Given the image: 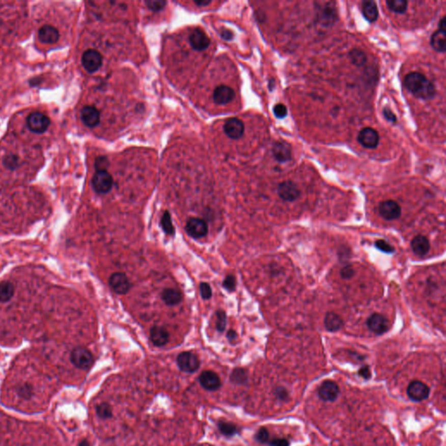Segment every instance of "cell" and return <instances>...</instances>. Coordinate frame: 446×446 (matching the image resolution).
Here are the masks:
<instances>
[{"instance_id":"19","label":"cell","mask_w":446,"mask_h":446,"mask_svg":"<svg viewBox=\"0 0 446 446\" xmlns=\"http://www.w3.org/2000/svg\"><path fill=\"white\" fill-rule=\"evenodd\" d=\"M83 123L87 127H95L99 125L100 121V113L96 107L92 106H87L83 107L80 113Z\"/></svg>"},{"instance_id":"7","label":"cell","mask_w":446,"mask_h":446,"mask_svg":"<svg viewBox=\"0 0 446 446\" xmlns=\"http://www.w3.org/2000/svg\"><path fill=\"white\" fill-rule=\"evenodd\" d=\"M103 58L96 50H88L82 55L81 62L88 73H93L100 69L102 65Z\"/></svg>"},{"instance_id":"10","label":"cell","mask_w":446,"mask_h":446,"mask_svg":"<svg viewBox=\"0 0 446 446\" xmlns=\"http://www.w3.org/2000/svg\"><path fill=\"white\" fill-rule=\"evenodd\" d=\"M186 231L193 238H202L208 234V224L200 218H191L186 224Z\"/></svg>"},{"instance_id":"49","label":"cell","mask_w":446,"mask_h":446,"mask_svg":"<svg viewBox=\"0 0 446 446\" xmlns=\"http://www.w3.org/2000/svg\"><path fill=\"white\" fill-rule=\"evenodd\" d=\"M383 115H384V117H385L387 121H391V122H396V121H397V117H396V115H394L393 112H392V110H389V109H383Z\"/></svg>"},{"instance_id":"50","label":"cell","mask_w":446,"mask_h":446,"mask_svg":"<svg viewBox=\"0 0 446 446\" xmlns=\"http://www.w3.org/2000/svg\"><path fill=\"white\" fill-rule=\"evenodd\" d=\"M220 37L225 40H230L233 39V34L229 30H222L220 32Z\"/></svg>"},{"instance_id":"44","label":"cell","mask_w":446,"mask_h":446,"mask_svg":"<svg viewBox=\"0 0 446 446\" xmlns=\"http://www.w3.org/2000/svg\"><path fill=\"white\" fill-rule=\"evenodd\" d=\"M4 165H5L7 169H12V170L17 169V166H18V158L14 156V155L6 156V158H5V160H4Z\"/></svg>"},{"instance_id":"29","label":"cell","mask_w":446,"mask_h":446,"mask_svg":"<svg viewBox=\"0 0 446 446\" xmlns=\"http://www.w3.org/2000/svg\"><path fill=\"white\" fill-rule=\"evenodd\" d=\"M218 429L220 433L225 437H233L239 432V429L235 424L226 421H220L218 423Z\"/></svg>"},{"instance_id":"21","label":"cell","mask_w":446,"mask_h":446,"mask_svg":"<svg viewBox=\"0 0 446 446\" xmlns=\"http://www.w3.org/2000/svg\"><path fill=\"white\" fill-rule=\"evenodd\" d=\"M410 246L414 254L420 257H425L431 248L430 241L424 235H416V237H414Z\"/></svg>"},{"instance_id":"53","label":"cell","mask_w":446,"mask_h":446,"mask_svg":"<svg viewBox=\"0 0 446 446\" xmlns=\"http://www.w3.org/2000/svg\"><path fill=\"white\" fill-rule=\"evenodd\" d=\"M194 3H196L197 6H206L209 5V4H211V1H208V2H207V1H196Z\"/></svg>"},{"instance_id":"18","label":"cell","mask_w":446,"mask_h":446,"mask_svg":"<svg viewBox=\"0 0 446 446\" xmlns=\"http://www.w3.org/2000/svg\"><path fill=\"white\" fill-rule=\"evenodd\" d=\"M235 97V91L228 86H219L214 90L213 100L217 105H227Z\"/></svg>"},{"instance_id":"9","label":"cell","mask_w":446,"mask_h":446,"mask_svg":"<svg viewBox=\"0 0 446 446\" xmlns=\"http://www.w3.org/2000/svg\"><path fill=\"white\" fill-rule=\"evenodd\" d=\"M379 214L384 220H397L401 216V207L398 202L392 200H388L382 202L379 205Z\"/></svg>"},{"instance_id":"35","label":"cell","mask_w":446,"mask_h":446,"mask_svg":"<svg viewBox=\"0 0 446 446\" xmlns=\"http://www.w3.org/2000/svg\"><path fill=\"white\" fill-rule=\"evenodd\" d=\"M255 439L258 443H262V444H265V443H268L270 440V436H269V432H268V429L265 428V427H262V428H260L258 431H257V433L255 435Z\"/></svg>"},{"instance_id":"51","label":"cell","mask_w":446,"mask_h":446,"mask_svg":"<svg viewBox=\"0 0 446 446\" xmlns=\"http://www.w3.org/2000/svg\"><path fill=\"white\" fill-rule=\"evenodd\" d=\"M227 338H229L230 341L235 340L236 338H237V334H236V332H235V330L230 329V330H229V332H228V334H227Z\"/></svg>"},{"instance_id":"25","label":"cell","mask_w":446,"mask_h":446,"mask_svg":"<svg viewBox=\"0 0 446 446\" xmlns=\"http://www.w3.org/2000/svg\"><path fill=\"white\" fill-rule=\"evenodd\" d=\"M344 325V321L340 316L334 312H329L324 318V326L328 331H338Z\"/></svg>"},{"instance_id":"23","label":"cell","mask_w":446,"mask_h":446,"mask_svg":"<svg viewBox=\"0 0 446 446\" xmlns=\"http://www.w3.org/2000/svg\"><path fill=\"white\" fill-rule=\"evenodd\" d=\"M151 342L157 347L165 346L169 341V334L163 327L154 326L150 330Z\"/></svg>"},{"instance_id":"32","label":"cell","mask_w":446,"mask_h":446,"mask_svg":"<svg viewBox=\"0 0 446 446\" xmlns=\"http://www.w3.org/2000/svg\"><path fill=\"white\" fill-rule=\"evenodd\" d=\"M386 5L389 10L397 13H404L406 12L408 7V2L405 0H391L387 1Z\"/></svg>"},{"instance_id":"43","label":"cell","mask_w":446,"mask_h":446,"mask_svg":"<svg viewBox=\"0 0 446 446\" xmlns=\"http://www.w3.org/2000/svg\"><path fill=\"white\" fill-rule=\"evenodd\" d=\"M273 111H274V116L278 119H284V118L286 117L287 113H288L287 107L284 106V104H276L274 106Z\"/></svg>"},{"instance_id":"6","label":"cell","mask_w":446,"mask_h":446,"mask_svg":"<svg viewBox=\"0 0 446 446\" xmlns=\"http://www.w3.org/2000/svg\"><path fill=\"white\" fill-rule=\"evenodd\" d=\"M29 129L35 133H43L45 132L50 125V119L42 113L35 112L31 114L26 120Z\"/></svg>"},{"instance_id":"38","label":"cell","mask_w":446,"mask_h":446,"mask_svg":"<svg viewBox=\"0 0 446 446\" xmlns=\"http://www.w3.org/2000/svg\"><path fill=\"white\" fill-rule=\"evenodd\" d=\"M145 4L148 6V8H149L151 11L159 12V11H160V10H162L163 8H164V6H166V2H165V1H160V0H157V1L151 0V1H147V2H145Z\"/></svg>"},{"instance_id":"45","label":"cell","mask_w":446,"mask_h":446,"mask_svg":"<svg viewBox=\"0 0 446 446\" xmlns=\"http://www.w3.org/2000/svg\"><path fill=\"white\" fill-rule=\"evenodd\" d=\"M334 9L330 8L329 6H325V8L323 10V12L322 13V19L325 20V24H329V21H331L334 19Z\"/></svg>"},{"instance_id":"37","label":"cell","mask_w":446,"mask_h":446,"mask_svg":"<svg viewBox=\"0 0 446 446\" xmlns=\"http://www.w3.org/2000/svg\"><path fill=\"white\" fill-rule=\"evenodd\" d=\"M375 246L380 250L384 252V253L392 254L393 252H395L394 247L392 245L389 244V242L384 241V240H378V241H376Z\"/></svg>"},{"instance_id":"2","label":"cell","mask_w":446,"mask_h":446,"mask_svg":"<svg viewBox=\"0 0 446 446\" xmlns=\"http://www.w3.org/2000/svg\"><path fill=\"white\" fill-rule=\"evenodd\" d=\"M179 369L186 373H193L200 368V360L196 354L184 351L179 354L176 359Z\"/></svg>"},{"instance_id":"42","label":"cell","mask_w":446,"mask_h":446,"mask_svg":"<svg viewBox=\"0 0 446 446\" xmlns=\"http://www.w3.org/2000/svg\"><path fill=\"white\" fill-rule=\"evenodd\" d=\"M200 292H201L202 298L205 299V300L211 298V287L207 283H202V284H200Z\"/></svg>"},{"instance_id":"31","label":"cell","mask_w":446,"mask_h":446,"mask_svg":"<svg viewBox=\"0 0 446 446\" xmlns=\"http://www.w3.org/2000/svg\"><path fill=\"white\" fill-rule=\"evenodd\" d=\"M350 60L356 67H362L366 63L367 57L364 51L359 49H354L350 52Z\"/></svg>"},{"instance_id":"14","label":"cell","mask_w":446,"mask_h":446,"mask_svg":"<svg viewBox=\"0 0 446 446\" xmlns=\"http://www.w3.org/2000/svg\"><path fill=\"white\" fill-rule=\"evenodd\" d=\"M200 384L208 392H214L220 389L221 381L217 374L212 371H203L199 377Z\"/></svg>"},{"instance_id":"4","label":"cell","mask_w":446,"mask_h":446,"mask_svg":"<svg viewBox=\"0 0 446 446\" xmlns=\"http://www.w3.org/2000/svg\"><path fill=\"white\" fill-rule=\"evenodd\" d=\"M92 184L97 193H108L114 185V179L107 170L96 171L92 180Z\"/></svg>"},{"instance_id":"34","label":"cell","mask_w":446,"mask_h":446,"mask_svg":"<svg viewBox=\"0 0 446 446\" xmlns=\"http://www.w3.org/2000/svg\"><path fill=\"white\" fill-rule=\"evenodd\" d=\"M230 380L232 383L236 384H245L247 382V373L243 369H235L231 373Z\"/></svg>"},{"instance_id":"22","label":"cell","mask_w":446,"mask_h":446,"mask_svg":"<svg viewBox=\"0 0 446 446\" xmlns=\"http://www.w3.org/2000/svg\"><path fill=\"white\" fill-rule=\"evenodd\" d=\"M39 39L41 42L45 44H54L60 39V34L56 28L49 24H45L39 29Z\"/></svg>"},{"instance_id":"5","label":"cell","mask_w":446,"mask_h":446,"mask_svg":"<svg viewBox=\"0 0 446 446\" xmlns=\"http://www.w3.org/2000/svg\"><path fill=\"white\" fill-rule=\"evenodd\" d=\"M431 393V389L427 384L419 380L412 381L407 388V395L413 402H422L427 399Z\"/></svg>"},{"instance_id":"46","label":"cell","mask_w":446,"mask_h":446,"mask_svg":"<svg viewBox=\"0 0 446 446\" xmlns=\"http://www.w3.org/2000/svg\"><path fill=\"white\" fill-rule=\"evenodd\" d=\"M340 274L343 279L349 280V279H350V278H352L353 276H354V274H355V270H354V268H353L351 266L347 265L341 269Z\"/></svg>"},{"instance_id":"33","label":"cell","mask_w":446,"mask_h":446,"mask_svg":"<svg viewBox=\"0 0 446 446\" xmlns=\"http://www.w3.org/2000/svg\"><path fill=\"white\" fill-rule=\"evenodd\" d=\"M96 413L100 419L106 420L113 416V409L107 403H101L96 406Z\"/></svg>"},{"instance_id":"40","label":"cell","mask_w":446,"mask_h":446,"mask_svg":"<svg viewBox=\"0 0 446 446\" xmlns=\"http://www.w3.org/2000/svg\"><path fill=\"white\" fill-rule=\"evenodd\" d=\"M274 395L281 401H288V399L290 398V394H289L288 389L285 387H283V386H279L276 389H274Z\"/></svg>"},{"instance_id":"48","label":"cell","mask_w":446,"mask_h":446,"mask_svg":"<svg viewBox=\"0 0 446 446\" xmlns=\"http://www.w3.org/2000/svg\"><path fill=\"white\" fill-rule=\"evenodd\" d=\"M358 375L360 377H363L364 379L369 380L371 377V368L368 365H365L360 368L358 371Z\"/></svg>"},{"instance_id":"8","label":"cell","mask_w":446,"mask_h":446,"mask_svg":"<svg viewBox=\"0 0 446 446\" xmlns=\"http://www.w3.org/2000/svg\"><path fill=\"white\" fill-rule=\"evenodd\" d=\"M340 395L338 383L331 380H325L318 389V397L323 402H334Z\"/></svg>"},{"instance_id":"39","label":"cell","mask_w":446,"mask_h":446,"mask_svg":"<svg viewBox=\"0 0 446 446\" xmlns=\"http://www.w3.org/2000/svg\"><path fill=\"white\" fill-rule=\"evenodd\" d=\"M223 287L226 289L228 291H234L236 287V280L233 274H229L227 275L226 278L223 281Z\"/></svg>"},{"instance_id":"36","label":"cell","mask_w":446,"mask_h":446,"mask_svg":"<svg viewBox=\"0 0 446 446\" xmlns=\"http://www.w3.org/2000/svg\"><path fill=\"white\" fill-rule=\"evenodd\" d=\"M217 320H216V328L218 331L223 332L226 329L227 316L226 313L222 311L217 312Z\"/></svg>"},{"instance_id":"20","label":"cell","mask_w":446,"mask_h":446,"mask_svg":"<svg viewBox=\"0 0 446 446\" xmlns=\"http://www.w3.org/2000/svg\"><path fill=\"white\" fill-rule=\"evenodd\" d=\"M272 152L275 160L281 163L290 161L292 158L291 147L285 142H275Z\"/></svg>"},{"instance_id":"11","label":"cell","mask_w":446,"mask_h":446,"mask_svg":"<svg viewBox=\"0 0 446 446\" xmlns=\"http://www.w3.org/2000/svg\"><path fill=\"white\" fill-rule=\"evenodd\" d=\"M109 285L112 290L119 295H125L130 290L129 280L127 275L121 272H116L112 274L109 278Z\"/></svg>"},{"instance_id":"16","label":"cell","mask_w":446,"mask_h":446,"mask_svg":"<svg viewBox=\"0 0 446 446\" xmlns=\"http://www.w3.org/2000/svg\"><path fill=\"white\" fill-rule=\"evenodd\" d=\"M190 45L196 51H205L210 45V39L200 28H196L189 35Z\"/></svg>"},{"instance_id":"15","label":"cell","mask_w":446,"mask_h":446,"mask_svg":"<svg viewBox=\"0 0 446 446\" xmlns=\"http://www.w3.org/2000/svg\"><path fill=\"white\" fill-rule=\"evenodd\" d=\"M367 326L371 331L377 334H382L389 329V321L381 314H372L367 320Z\"/></svg>"},{"instance_id":"41","label":"cell","mask_w":446,"mask_h":446,"mask_svg":"<svg viewBox=\"0 0 446 446\" xmlns=\"http://www.w3.org/2000/svg\"><path fill=\"white\" fill-rule=\"evenodd\" d=\"M95 169L96 171H102V170H106L109 166L108 160L105 156H100L97 158L95 160Z\"/></svg>"},{"instance_id":"13","label":"cell","mask_w":446,"mask_h":446,"mask_svg":"<svg viewBox=\"0 0 446 446\" xmlns=\"http://www.w3.org/2000/svg\"><path fill=\"white\" fill-rule=\"evenodd\" d=\"M278 196L281 199L286 202H294L298 199L300 196V190L293 181H285L278 186Z\"/></svg>"},{"instance_id":"54","label":"cell","mask_w":446,"mask_h":446,"mask_svg":"<svg viewBox=\"0 0 446 446\" xmlns=\"http://www.w3.org/2000/svg\"><path fill=\"white\" fill-rule=\"evenodd\" d=\"M78 446H91V445H90V443H89V442H88V440H86V439H85V440H82L81 442H80V443H79V444H78Z\"/></svg>"},{"instance_id":"24","label":"cell","mask_w":446,"mask_h":446,"mask_svg":"<svg viewBox=\"0 0 446 446\" xmlns=\"http://www.w3.org/2000/svg\"><path fill=\"white\" fill-rule=\"evenodd\" d=\"M162 301L169 306H175L182 301V294L176 289H165L161 293Z\"/></svg>"},{"instance_id":"17","label":"cell","mask_w":446,"mask_h":446,"mask_svg":"<svg viewBox=\"0 0 446 446\" xmlns=\"http://www.w3.org/2000/svg\"><path fill=\"white\" fill-rule=\"evenodd\" d=\"M223 129L229 138L238 140L244 133V124L237 118H230L226 121Z\"/></svg>"},{"instance_id":"3","label":"cell","mask_w":446,"mask_h":446,"mask_svg":"<svg viewBox=\"0 0 446 446\" xmlns=\"http://www.w3.org/2000/svg\"><path fill=\"white\" fill-rule=\"evenodd\" d=\"M71 362L75 367L81 370H87L94 363V356L89 350L78 347L71 352Z\"/></svg>"},{"instance_id":"1","label":"cell","mask_w":446,"mask_h":446,"mask_svg":"<svg viewBox=\"0 0 446 446\" xmlns=\"http://www.w3.org/2000/svg\"><path fill=\"white\" fill-rule=\"evenodd\" d=\"M404 83L410 93L421 100H432L436 95L434 85L422 73L417 72L409 73L405 76Z\"/></svg>"},{"instance_id":"28","label":"cell","mask_w":446,"mask_h":446,"mask_svg":"<svg viewBox=\"0 0 446 446\" xmlns=\"http://www.w3.org/2000/svg\"><path fill=\"white\" fill-rule=\"evenodd\" d=\"M14 295V287L12 283L4 281L0 283V302L9 301Z\"/></svg>"},{"instance_id":"47","label":"cell","mask_w":446,"mask_h":446,"mask_svg":"<svg viewBox=\"0 0 446 446\" xmlns=\"http://www.w3.org/2000/svg\"><path fill=\"white\" fill-rule=\"evenodd\" d=\"M269 446H290V441L286 438H274L268 443Z\"/></svg>"},{"instance_id":"30","label":"cell","mask_w":446,"mask_h":446,"mask_svg":"<svg viewBox=\"0 0 446 446\" xmlns=\"http://www.w3.org/2000/svg\"><path fill=\"white\" fill-rule=\"evenodd\" d=\"M160 225H161L163 231L166 233V235H175V227L173 225L171 215L169 214V211H165L164 214H162V217H161V220H160Z\"/></svg>"},{"instance_id":"12","label":"cell","mask_w":446,"mask_h":446,"mask_svg":"<svg viewBox=\"0 0 446 446\" xmlns=\"http://www.w3.org/2000/svg\"><path fill=\"white\" fill-rule=\"evenodd\" d=\"M357 140L364 148L374 149L379 144V134L373 128L365 127L360 131Z\"/></svg>"},{"instance_id":"52","label":"cell","mask_w":446,"mask_h":446,"mask_svg":"<svg viewBox=\"0 0 446 446\" xmlns=\"http://www.w3.org/2000/svg\"><path fill=\"white\" fill-rule=\"evenodd\" d=\"M439 30L445 31L446 32V21L444 17L441 19L440 23H439Z\"/></svg>"},{"instance_id":"26","label":"cell","mask_w":446,"mask_h":446,"mask_svg":"<svg viewBox=\"0 0 446 446\" xmlns=\"http://www.w3.org/2000/svg\"><path fill=\"white\" fill-rule=\"evenodd\" d=\"M431 45L432 48L439 52H443L446 48V32L438 30L431 35Z\"/></svg>"},{"instance_id":"27","label":"cell","mask_w":446,"mask_h":446,"mask_svg":"<svg viewBox=\"0 0 446 446\" xmlns=\"http://www.w3.org/2000/svg\"><path fill=\"white\" fill-rule=\"evenodd\" d=\"M363 15L369 22L373 23L378 18V9L377 4L374 1H365L362 5Z\"/></svg>"}]
</instances>
